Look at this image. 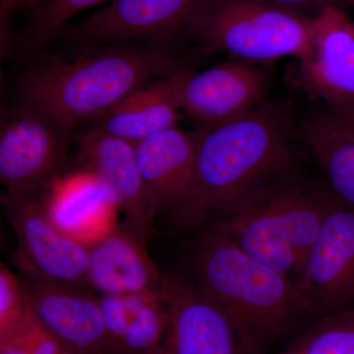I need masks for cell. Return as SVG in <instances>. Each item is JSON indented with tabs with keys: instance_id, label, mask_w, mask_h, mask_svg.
I'll return each instance as SVG.
<instances>
[{
	"instance_id": "20",
	"label": "cell",
	"mask_w": 354,
	"mask_h": 354,
	"mask_svg": "<svg viewBox=\"0 0 354 354\" xmlns=\"http://www.w3.org/2000/svg\"><path fill=\"white\" fill-rule=\"evenodd\" d=\"M167 323L165 295H129L118 354H155Z\"/></svg>"
},
{
	"instance_id": "2",
	"label": "cell",
	"mask_w": 354,
	"mask_h": 354,
	"mask_svg": "<svg viewBox=\"0 0 354 354\" xmlns=\"http://www.w3.org/2000/svg\"><path fill=\"white\" fill-rule=\"evenodd\" d=\"M35 60L21 76L17 100L50 115L70 137L88 118L137 88L189 69L183 50L137 41L76 44Z\"/></svg>"
},
{
	"instance_id": "9",
	"label": "cell",
	"mask_w": 354,
	"mask_h": 354,
	"mask_svg": "<svg viewBox=\"0 0 354 354\" xmlns=\"http://www.w3.org/2000/svg\"><path fill=\"white\" fill-rule=\"evenodd\" d=\"M330 192L320 234L295 283L312 313L320 316L354 307V209Z\"/></svg>"
},
{
	"instance_id": "14",
	"label": "cell",
	"mask_w": 354,
	"mask_h": 354,
	"mask_svg": "<svg viewBox=\"0 0 354 354\" xmlns=\"http://www.w3.org/2000/svg\"><path fill=\"white\" fill-rule=\"evenodd\" d=\"M147 236L123 221L90 248L88 286L101 295H165L162 276L146 248Z\"/></svg>"
},
{
	"instance_id": "16",
	"label": "cell",
	"mask_w": 354,
	"mask_h": 354,
	"mask_svg": "<svg viewBox=\"0 0 354 354\" xmlns=\"http://www.w3.org/2000/svg\"><path fill=\"white\" fill-rule=\"evenodd\" d=\"M46 211L62 232L88 249L118 227V211L94 177L58 178L44 193Z\"/></svg>"
},
{
	"instance_id": "23",
	"label": "cell",
	"mask_w": 354,
	"mask_h": 354,
	"mask_svg": "<svg viewBox=\"0 0 354 354\" xmlns=\"http://www.w3.org/2000/svg\"><path fill=\"white\" fill-rule=\"evenodd\" d=\"M0 354H74L29 314L9 334L0 337Z\"/></svg>"
},
{
	"instance_id": "27",
	"label": "cell",
	"mask_w": 354,
	"mask_h": 354,
	"mask_svg": "<svg viewBox=\"0 0 354 354\" xmlns=\"http://www.w3.org/2000/svg\"><path fill=\"white\" fill-rule=\"evenodd\" d=\"M324 109L354 143V104Z\"/></svg>"
},
{
	"instance_id": "6",
	"label": "cell",
	"mask_w": 354,
	"mask_h": 354,
	"mask_svg": "<svg viewBox=\"0 0 354 354\" xmlns=\"http://www.w3.org/2000/svg\"><path fill=\"white\" fill-rule=\"evenodd\" d=\"M71 137L36 106L17 100L2 113L0 181L6 191L46 189L58 178Z\"/></svg>"
},
{
	"instance_id": "13",
	"label": "cell",
	"mask_w": 354,
	"mask_h": 354,
	"mask_svg": "<svg viewBox=\"0 0 354 354\" xmlns=\"http://www.w3.org/2000/svg\"><path fill=\"white\" fill-rule=\"evenodd\" d=\"M316 19L314 43L299 59L302 85L328 108L354 104V23L335 6Z\"/></svg>"
},
{
	"instance_id": "7",
	"label": "cell",
	"mask_w": 354,
	"mask_h": 354,
	"mask_svg": "<svg viewBox=\"0 0 354 354\" xmlns=\"http://www.w3.org/2000/svg\"><path fill=\"white\" fill-rule=\"evenodd\" d=\"M167 323L155 354H259L262 344L195 283L165 277Z\"/></svg>"
},
{
	"instance_id": "24",
	"label": "cell",
	"mask_w": 354,
	"mask_h": 354,
	"mask_svg": "<svg viewBox=\"0 0 354 354\" xmlns=\"http://www.w3.org/2000/svg\"><path fill=\"white\" fill-rule=\"evenodd\" d=\"M30 312L21 281L4 263L0 265V337L15 329Z\"/></svg>"
},
{
	"instance_id": "22",
	"label": "cell",
	"mask_w": 354,
	"mask_h": 354,
	"mask_svg": "<svg viewBox=\"0 0 354 354\" xmlns=\"http://www.w3.org/2000/svg\"><path fill=\"white\" fill-rule=\"evenodd\" d=\"M111 1L113 0H44L30 13V19L16 41L25 50L38 53L53 44L79 13Z\"/></svg>"
},
{
	"instance_id": "15",
	"label": "cell",
	"mask_w": 354,
	"mask_h": 354,
	"mask_svg": "<svg viewBox=\"0 0 354 354\" xmlns=\"http://www.w3.org/2000/svg\"><path fill=\"white\" fill-rule=\"evenodd\" d=\"M134 145L153 216L160 212L171 215L189 187L196 148L194 131L174 127Z\"/></svg>"
},
{
	"instance_id": "12",
	"label": "cell",
	"mask_w": 354,
	"mask_h": 354,
	"mask_svg": "<svg viewBox=\"0 0 354 354\" xmlns=\"http://www.w3.org/2000/svg\"><path fill=\"white\" fill-rule=\"evenodd\" d=\"M22 281L32 314L72 353L118 354L99 297L90 290L25 278Z\"/></svg>"
},
{
	"instance_id": "5",
	"label": "cell",
	"mask_w": 354,
	"mask_h": 354,
	"mask_svg": "<svg viewBox=\"0 0 354 354\" xmlns=\"http://www.w3.org/2000/svg\"><path fill=\"white\" fill-rule=\"evenodd\" d=\"M46 189L6 191L4 195V209L17 239L12 262L23 278L88 290L90 249L50 220Z\"/></svg>"
},
{
	"instance_id": "1",
	"label": "cell",
	"mask_w": 354,
	"mask_h": 354,
	"mask_svg": "<svg viewBox=\"0 0 354 354\" xmlns=\"http://www.w3.org/2000/svg\"><path fill=\"white\" fill-rule=\"evenodd\" d=\"M189 187L171 214L184 227H211L297 180L290 129L266 104L234 120L199 125Z\"/></svg>"
},
{
	"instance_id": "18",
	"label": "cell",
	"mask_w": 354,
	"mask_h": 354,
	"mask_svg": "<svg viewBox=\"0 0 354 354\" xmlns=\"http://www.w3.org/2000/svg\"><path fill=\"white\" fill-rule=\"evenodd\" d=\"M225 235L246 253L288 277L299 274L302 261L267 197L225 216L208 227Z\"/></svg>"
},
{
	"instance_id": "4",
	"label": "cell",
	"mask_w": 354,
	"mask_h": 354,
	"mask_svg": "<svg viewBox=\"0 0 354 354\" xmlns=\"http://www.w3.org/2000/svg\"><path fill=\"white\" fill-rule=\"evenodd\" d=\"M317 32L316 16L250 0H201L184 29L181 44L200 53H225L258 64L306 55Z\"/></svg>"
},
{
	"instance_id": "19",
	"label": "cell",
	"mask_w": 354,
	"mask_h": 354,
	"mask_svg": "<svg viewBox=\"0 0 354 354\" xmlns=\"http://www.w3.org/2000/svg\"><path fill=\"white\" fill-rule=\"evenodd\" d=\"M310 152L322 169L329 189L354 209V143L325 109L302 124Z\"/></svg>"
},
{
	"instance_id": "3",
	"label": "cell",
	"mask_w": 354,
	"mask_h": 354,
	"mask_svg": "<svg viewBox=\"0 0 354 354\" xmlns=\"http://www.w3.org/2000/svg\"><path fill=\"white\" fill-rule=\"evenodd\" d=\"M197 283L262 346L314 315L295 283L246 253L225 235L207 230L193 258Z\"/></svg>"
},
{
	"instance_id": "28",
	"label": "cell",
	"mask_w": 354,
	"mask_h": 354,
	"mask_svg": "<svg viewBox=\"0 0 354 354\" xmlns=\"http://www.w3.org/2000/svg\"><path fill=\"white\" fill-rule=\"evenodd\" d=\"M74 354H113V353H74Z\"/></svg>"
},
{
	"instance_id": "21",
	"label": "cell",
	"mask_w": 354,
	"mask_h": 354,
	"mask_svg": "<svg viewBox=\"0 0 354 354\" xmlns=\"http://www.w3.org/2000/svg\"><path fill=\"white\" fill-rule=\"evenodd\" d=\"M277 354H354V307L320 316Z\"/></svg>"
},
{
	"instance_id": "10",
	"label": "cell",
	"mask_w": 354,
	"mask_h": 354,
	"mask_svg": "<svg viewBox=\"0 0 354 354\" xmlns=\"http://www.w3.org/2000/svg\"><path fill=\"white\" fill-rule=\"evenodd\" d=\"M266 66L230 57L200 72L185 70L178 88L181 111L199 125L218 124L250 113L264 104L271 87Z\"/></svg>"
},
{
	"instance_id": "29",
	"label": "cell",
	"mask_w": 354,
	"mask_h": 354,
	"mask_svg": "<svg viewBox=\"0 0 354 354\" xmlns=\"http://www.w3.org/2000/svg\"><path fill=\"white\" fill-rule=\"evenodd\" d=\"M348 1H353L354 2V0H348Z\"/></svg>"
},
{
	"instance_id": "8",
	"label": "cell",
	"mask_w": 354,
	"mask_h": 354,
	"mask_svg": "<svg viewBox=\"0 0 354 354\" xmlns=\"http://www.w3.org/2000/svg\"><path fill=\"white\" fill-rule=\"evenodd\" d=\"M201 0H113L92 15L70 23L53 43L137 41L183 50L184 29Z\"/></svg>"
},
{
	"instance_id": "25",
	"label": "cell",
	"mask_w": 354,
	"mask_h": 354,
	"mask_svg": "<svg viewBox=\"0 0 354 354\" xmlns=\"http://www.w3.org/2000/svg\"><path fill=\"white\" fill-rule=\"evenodd\" d=\"M44 0H0V34L1 39L8 41L12 38L11 20L18 10L34 12Z\"/></svg>"
},
{
	"instance_id": "17",
	"label": "cell",
	"mask_w": 354,
	"mask_h": 354,
	"mask_svg": "<svg viewBox=\"0 0 354 354\" xmlns=\"http://www.w3.org/2000/svg\"><path fill=\"white\" fill-rule=\"evenodd\" d=\"M184 71L137 88L120 104L95 118L97 122L93 127L137 144L158 132L177 127L181 111L179 82Z\"/></svg>"
},
{
	"instance_id": "26",
	"label": "cell",
	"mask_w": 354,
	"mask_h": 354,
	"mask_svg": "<svg viewBox=\"0 0 354 354\" xmlns=\"http://www.w3.org/2000/svg\"><path fill=\"white\" fill-rule=\"evenodd\" d=\"M250 1L304 14V11L309 9L319 8L321 11L325 7L334 6L333 2L335 0H250Z\"/></svg>"
},
{
	"instance_id": "11",
	"label": "cell",
	"mask_w": 354,
	"mask_h": 354,
	"mask_svg": "<svg viewBox=\"0 0 354 354\" xmlns=\"http://www.w3.org/2000/svg\"><path fill=\"white\" fill-rule=\"evenodd\" d=\"M81 171L94 177L124 223L148 236L155 216L137 164L135 145L91 127L78 139Z\"/></svg>"
}]
</instances>
